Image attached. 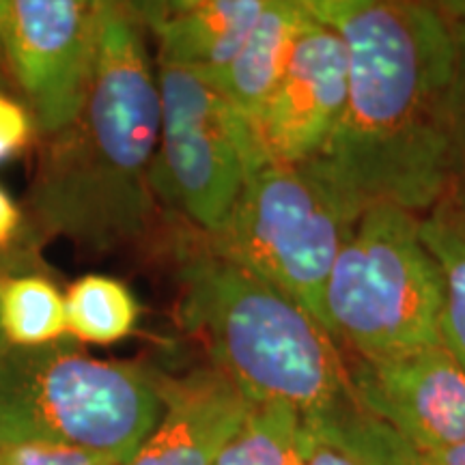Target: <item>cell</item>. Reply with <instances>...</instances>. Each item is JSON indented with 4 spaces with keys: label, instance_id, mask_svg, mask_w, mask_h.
I'll use <instances>...</instances> for the list:
<instances>
[{
    "label": "cell",
    "instance_id": "cell-3",
    "mask_svg": "<svg viewBox=\"0 0 465 465\" xmlns=\"http://www.w3.org/2000/svg\"><path fill=\"white\" fill-rule=\"evenodd\" d=\"M177 265L182 323L250 403L289 407L308 422L353 391L342 347L281 289L203 240L179 243Z\"/></svg>",
    "mask_w": 465,
    "mask_h": 465
},
{
    "label": "cell",
    "instance_id": "cell-19",
    "mask_svg": "<svg viewBox=\"0 0 465 465\" xmlns=\"http://www.w3.org/2000/svg\"><path fill=\"white\" fill-rule=\"evenodd\" d=\"M0 465H114L91 452L54 444H22L0 450Z\"/></svg>",
    "mask_w": 465,
    "mask_h": 465
},
{
    "label": "cell",
    "instance_id": "cell-23",
    "mask_svg": "<svg viewBox=\"0 0 465 465\" xmlns=\"http://www.w3.org/2000/svg\"><path fill=\"white\" fill-rule=\"evenodd\" d=\"M422 457V465H465V440L446 449L427 452Z\"/></svg>",
    "mask_w": 465,
    "mask_h": 465
},
{
    "label": "cell",
    "instance_id": "cell-10",
    "mask_svg": "<svg viewBox=\"0 0 465 465\" xmlns=\"http://www.w3.org/2000/svg\"><path fill=\"white\" fill-rule=\"evenodd\" d=\"M347 95V45L339 33L315 20L254 124L265 158L281 164L319 158L339 130Z\"/></svg>",
    "mask_w": 465,
    "mask_h": 465
},
{
    "label": "cell",
    "instance_id": "cell-11",
    "mask_svg": "<svg viewBox=\"0 0 465 465\" xmlns=\"http://www.w3.org/2000/svg\"><path fill=\"white\" fill-rule=\"evenodd\" d=\"M164 414L127 465H216L252 403L212 362L162 375Z\"/></svg>",
    "mask_w": 465,
    "mask_h": 465
},
{
    "label": "cell",
    "instance_id": "cell-24",
    "mask_svg": "<svg viewBox=\"0 0 465 465\" xmlns=\"http://www.w3.org/2000/svg\"><path fill=\"white\" fill-rule=\"evenodd\" d=\"M5 342H7V341H5V336H3V332H0V347H3V345H5Z\"/></svg>",
    "mask_w": 465,
    "mask_h": 465
},
{
    "label": "cell",
    "instance_id": "cell-7",
    "mask_svg": "<svg viewBox=\"0 0 465 465\" xmlns=\"http://www.w3.org/2000/svg\"><path fill=\"white\" fill-rule=\"evenodd\" d=\"M158 86L155 199L201 235H213L229 220L250 171L267 158L252 124L196 72L158 65Z\"/></svg>",
    "mask_w": 465,
    "mask_h": 465
},
{
    "label": "cell",
    "instance_id": "cell-1",
    "mask_svg": "<svg viewBox=\"0 0 465 465\" xmlns=\"http://www.w3.org/2000/svg\"><path fill=\"white\" fill-rule=\"evenodd\" d=\"M341 35L349 95L339 130L315 162L364 209L424 216L449 194V95L455 39L438 3L306 0Z\"/></svg>",
    "mask_w": 465,
    "mask_h": 465
},
{
    "label": "cell",
    "instance_id": "cell-8",
    "mask_svg": "<svg viewBox=\"0 0 465 465\" xmlns=\"http://www.w3.org/2000/svg\"><path fill=\"white\" fill-rule=\"evenodd\" d=\"M104 3L0 0V56L42 138L69 125L89 91Z\"/></svg>",
    "mask_w": 465,
    "mask_h": 465
},
{
    "label": "cell",
    "instance_id": "cell-12",
    "mask_svg": "<svg viewBox=\"0 0 465 465\" xmlns=\"http://www.w3.org/2000/svg\"><path fill=\"white\" fill-rule=\"evenodd\" d=\"M158 42V65L212 72L226 65L263 14L267 0L130 3Z\"/></svg>",
    "mask_w": 465,
    "mask_h": 465
},
{
    "label": "cell",
    "instance_id": "cell-18",
    "mask_svg": "<svg viewBox=\"0 0 465 465\" xmlns=\"http://www.w3.org/2000/svg\"><path fill=\"white\" fill-rule=\"evenodd\" d=\"M449 17L455 39V63L449 95L450 179L446 199L465 209V3H438Z\"/></svg>",
    "mask_w": 465,
    "mask_h": 465
},
{
    "label": "cell",
    "instance_id": "cell-13",
    "mask_svg": "<svg viewBox=\"0 0 465 465\" xmlns=\"http://www.w3.org/2000/svg\"><path fill=\"white\" fill-rule=\"evenodd\" d=\"M312 25L315 17L308 11L306 0H267L237 54L223 67L196 74L254 127L281 84L300 37Z\"/></svg>",
    "mask_w": 465,
    "mask_h": 465
},
{
    "label": "cell",
    "instance_id": "cell-4",
    "mask_svg": "<svg viewBox=\"0 0 465 465\" xmlns=\"http://www.w3.org/2000/svg\"><path fill=\"white\" fill-rule=\"evenodd\" d=\"M164 414L162 373L100 360L72 339L0 347V450L72 446L127 465Z\"/></svg>",
    "mask_w": 465,
    "mask_h": 465
},
{
    "label": "cell",
    "instance_id": "cell-14",
    "mask_svg": "<svg viewBox=\"0 0 465 465\" xmlns=\"http://www.w3.org/2000/svg\"><path fill=\"white\" fill-rule=\"evenodd\" d=\"M420 235L441 278V345L465 369V209L440 201L420 216Z\"/></svg>",
    "mask_w": 465,
    "mask_h": 465
},
{
    "label": "cell",
    "instance_id": "cell-6",
    "mask_svg": "<svg viewBox=\"0 0 465 465\" xmlns=\"http://www.w3.org/2000/svg\"><path fill=\"white\" fill-rule=\"evenodd\" d=\"M362 213L364 207L315 160H265L250 171L223 229L203 242L323 323L325 282Z\"/></svg>",
    "mask_w": 465,
    "mask_h": 465
},
{
    "label": "cell",
    "instance_id": "cell-17",
    "mask_svg": "<svg viewBox=\"0 0 465 465\" xmlns=\"http://www.w3.org/2000/svg\"><path fill=\"white\" fill-rule=\"evenodd\" d=\"M216 465H304L300 416L282 405H252Z\"/></svg>",
    "mask_w": 465,
    "mask_h": 465
},
{
    "label": "cell",
    "instance_id": "cell-5",
    "mask_svg": "<svg viewBox=\"0 0 465 465\" xmlns=\"http://www.w3.org/2000/svg\"><path fill=\"white\" fill-rule=\"evenodd\" d=\"M322 311L349 356L377 360L441 345V278L420 216L366 207L334 261Z\"/></svg>",
    "mask_w": 465,
    "mask_h": 465
},
{
    "label": "cell",
    "instance_id": "cell-22",
    "mask_svg": "<svg viewBox=\"0 0 465 465\" xmlns=\"http://www.w3.org/2000/svg\"><path fill=\"white\" fill-rule=\"evenodd\" d=\"M22 213L14 199L0 188V246H7V243L14 240L17 229H20Z\"/></svg>",
    "mask_w": 465,
    "mask_h": 465
},
{
    "label": "cell",
    "instance_id": "cell-15",
    "mask_svg": "<svg viewBox=\"0 0 465 465\" xmlns=\"http://www.w3.org/2000/svg\"><path fill=\"white\" fill-rule=\"evenodd\" d=\"M0 332L15 347H45L65 339V298L42 276L0 281Z\"/></svg>",
    "mask_w": 465,
    "mask_h": 465
},
{
    "label": "cell",
    "instance_id": "cell-21",
    "mask_svg": "<svg viewBox=\"0 0 465 465\" xmlns=\"http://www.w3.org/2000/svg\"><path fill=\"white\" fill-rule=\"evenodd\" d=\"M302 457H304V465H356L341 452L312 440L304 433V429H302Z\"/></svg>",
    "mask_w": 465,
    "mask_h": 465
},
{
    "label": "cell",
    "instance_id": "cell-20",
    "mask_svg": "<svg viewBox=\"0 0 465 465\" xmlns=\"http://www.w3.org/2000/svg\"><path fill=\"white\" fill-rule=\"evenodd\" d=\"M35 121L31 110L0 93V162L14 158L31 144Z\"/></svg>",
    "mask_w": 465,
    "mask_h": 465
},
{
    "label": "cell",
    "instance_id": "cell-16",
    "mask_svg": "<svg viewBox=\"0 0 465 465\" xmlns=\"http://www.w3.org/2000/svg\"><path fill=\"white\" fill-rule=\"evenodd\" d=\"M67 332L93 345H113L136 328L141 308L134 293L116 278L89 274L65 295Z\"/></svg>",
    "mask_w": 465,
    "mask_h": 465
},
{
    "label": "cell",
    "instance_id": "cell-2",
    "mask_svg": "<svg viewBox=\"0 0 465 465\" xmlns=\"http://www.w3.org/2000/svg\"><path fill=\"white\" fill-rule=\"evenodd\" d=\"M130 3H104L95 67L69 125L44 138L28 205L37 224L80 248L141 242L158 199L160 86Z\"/></svg>",
    "mask_w": 465,
    "mask_h": 465
},
{
    "label": "cell",
    "instance_id": "cell-9",
    "mask_svg": "<svg viewBox=\"0 0 465 465\" xmlns=\"http://www.w3.org/2000/svg\"><path fill=\"white\" fill-rule=\"evenodd\" d=\"M353 391L420 455L465 440V369L444 345L391 358L347 356Z\"/></svg>",
    "mask_w": 465,
    "mask_h": 465
}]
</instances>
